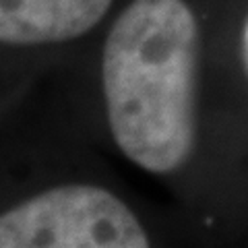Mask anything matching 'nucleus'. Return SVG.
Returning a JSON list of instances; mask_svg holds the SVG:
<instances>
[{
    "label": "nucleus",
    "mask_w": 248,
    "mask_h": 248,
    "mask_svg": "<svg viewBox=\"0 0 248 248\" xmlns=\"http://www.w3.org/2000/svg\"><path fill=\"white\" fill-rule=\"evenodd\" d=\"M141 221L99 186L50 188L0 213V248H145Z\"/></svg>",
    "instance_id": "2"
},
{
    "label": "nucleus",
    "mask_w": 248,
    "mask_h": 248,
    "mask_svg": "<svg viewBox=\"0 0 248 248\" xmlns=\"http://www.w3.org/2000/svg\"><path fill=\"white\" fill-rule=\"evenodd\" d=\"M242 54H244V64L248 71V21L244 25V33H242Z\"/></svg>",
    "instance_id": "4"
},
{
    "label": "nucleus",
    "mask_w": 248,
    "mask_h": 248,
    "mask_svg": "<svg viewBox=\"0 0 248 248\" xmlns=\"http://www.w3.org/2000/svg\"><path fill=\"white\" fill-rule=\"evenodd\" d=\"M199 25L184 0H133L106 37L102 79L118 149L151 174L195 151Z\"/></svg>",
    "instance_id": "1"
},
{
    "label": "nucleus",
    "mask_w": 248,
    "mask_h": 248,
    "mask_svg": "<svg viewBox=\"0 0 248 248\" xmlns=\"http://www.w3.org/2000/svg\"><path fill=\"white\" fill-rule=\"evenodd\" d=\"M110 4L112 0H0V44L75 40L95 27Z\"/></svg>",
    "instance_id": "3"
}]
</instances>
